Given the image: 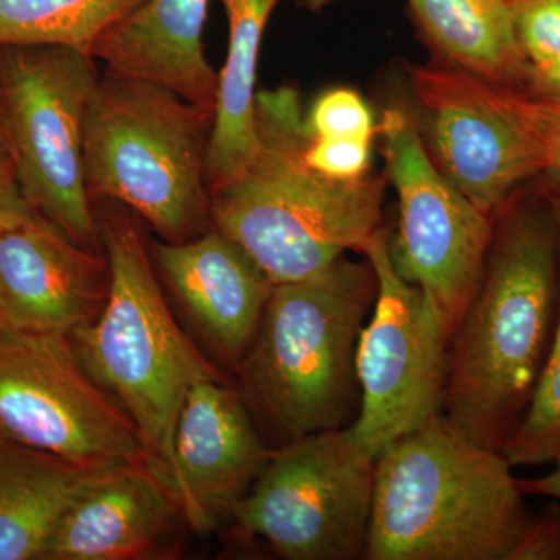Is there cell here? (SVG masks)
<instances>
[{
    "instance_id": "obj_30",
    "label": "cell",
    "mask_w": 560,
    "mask_h": 560,
    "mask_svg": "<svg viewBox=\"0 0 560 560\" xmlns=\"http://www.w3.org/2000/svg\"><path fill=\"white\" fill-rule=\"evenodd\" d=\"M552 469L547 475L530 480L517 478V486L525 497H547L560 501V455L551 464Z\"/></svg>"
},
{
    "instance_id": "obj_27",
    "label": "cell",
    "mask_w": 560,
    "mask_h": 560,
    "mask_svg": "<svg viewBox=\"0 0 560 560\" xmlns=\"http://www.w3.org/2000/svg\"><path fill=\"white\" fill-rule=\"evenodd\" d=\"M508 560H560V501L551 500L530 515Z\"/></svg>"
},
{
    "instance_id": "obj_28",
    "label": "cell",
    "mask_w": 560,
    "mask_h": 560,
    "mask_svg": "<svg viewBox=\"0 0 560 560\" xmlns=\"http://www.w3.org/2000/svg\"><path fill=\"white\" fill-rule=\"evenodd\" d=\"M32 212L22 194L9 147L0 135V235Z\"/></svg>"
},
{
    "instance_id": "obj_7",
    "label": "cell",
    "mask_w": 560,
    "mask_h": 560,
    "mask_svg": "<svg viewBox=\"0 0 560 560\" xmlns=\"http://www.w3.org/2000/svg\"><path fill=\"white\" fill-rule=\"evenodd\" d=\"M102 73L68 47L0 49V135L28 206L83 248L103 253L84 176V125Z\"/></svg>"
},
{
    "instance_id": "obj_29",
    "label": "cell",
    "mask_w": 560,
    "mask_h": 560,
    "mask_svg": "<svg viewBox=\"0 0 560 560\" xmlns=\"http://www.w3.org/2000/svg\"><path fill=\"white\" fill-rule=\"evenodd\" d=\"M528 97L560 103V60L529 68L521 90Z\"/></svg>"
},
{
    "instance_id": "obj_2",
    "label": "cell",
    "mask_w": 560,
    "mask_h": 560,
    "mask_svg": "<svg viewBox=\"0 0 560 560\" xmlns=\"http://www.w3.org/2000/svg\"><path fill=\"white\" fill-rule=\"evenodd\" d=\"M308 132L291 86L257 92L254 149L243 171L210 194V224L272 280L294 282L348 250L363 254L382 230L386 178L337 180L305 160Z\"/></svg>"
},
{
    "instance_id": "obj_25",
    "label": "cell",
    "mask_w": 560,
    "mask_h": 560,
    "mask_svg": "<svg viewBox=\"0 0 560 560\" xmlns=\"http://www.w3.org/2000/svg\"><path fill=\"white\" fill-rule=\"evenodd\" d=\"M497 98L533 136L547 161V173L560 184V103L528 97L510 88L493 86Z\"/></svg>"
},
{
    "instance_id": "obj_17",
    "label": "cell",
    "mask_w": 560,
    "mask_h": 560,
    "mask_svg": "<svg viewBox=\"0 0 560 560\" xmlns=\"http://www.w3.org/2000/svg\"><path fill=\"white\" fill-rule=\"evenodd\" d=\"M210 0H142L95 43L91 57L117 75L167 88L215 110L219 75L202 33Z\"/></svg>"
},
{
    "instance_id": "obj_22",
    "label": "cell",
    "mask_w": 560,
    "mask_h": 560,
    "mask_svg": "<svg viewBox=\"0 0 560 560\" xmlns=\"http://www.w3.org/2000/svg\"><path fill=\"white\" fill-rule=\"evenodd\" d=\"M501 455L512 469L552 464L560 455V311L550 352L541 368L528 410Z\"/></svg>"
},
{
    "instance_id": "obj_14",
    "label": "cell",
    "mask_w": 560,
    "mask_h": 560,
    "mask_svg": "<svg viewBox=\"0 0 560 560\" xmlns=\"http://www.w3.org/2000/svg\"><path fill=\"white\" fill-rule=\"evenodd\" d=\"M108 293L105 253L35 210L0 235V326L70 335L101 315Z\"/></svg>"
},
{
    "instance_id": "obj_4",
    "label": "cell",
    "mask_w": 560,
    "mask_h": 560,
    "mask_svg": "<svg viewBox=\"0 0 560 560\" xmlns=\"http://www.w3.org/2000/svg\"><path fill=\"white\" fill-rule=\"evenodd\" d=\"M95 215L109 264L108 300L69 340L88 374L135 422L150 470L165 486L186 397L197 383L224 375L173 315L135 213L103 201Z\"/></svg>"
},
{
    "instance_id": "obj_21",
    "label": "cell",
    "mask_w": 560,
    "mask_h": 560,
    "mask_svg": "<svg viewBox=\"0 0 560 560\" xmlns=\"http://www.w3.org/2000/svg\"><path fill=\"white\" fill-rule=\"evenodd\" d=\"M142 0H0V49L68 47L90 55L95 43Z\"/></svg>"
},
{
    "instance_id": "obj_11",
    "label": "cell",
    "mask_w": 560,
    "mask_h": 560,
    "mask_svg": "<svg viewBox=\"0 0 560 560\" xmlns=\"http://www.w3.org/2000/svg\"><path fill=\"white\" fill-rule=\"evenodd\" d=\"M378 136L386 183L399 205L390 259L401 278L429 294L452 335L485 270L493 217L438 171L410 106L383 110Z\"/></svg>"
},
{
    "instance_id": "obj_19",
    "label": "cell",
    "mask_w": 560,
    "mask_h": 560,
    "mask_svg": "<svg viewBox=\"0 0 560 560\" xmlns=\"http://www.w3.org/2000/svg\"><path fill=\"white\" fill-rule=\"evenodd\" d=\"M230 25V46L219 75L206 183L213 194L234 179L254 149L257 61L261 38L279 0H220Z\"/></svg>"
},
{
    "instance_id": "obj_20",
    "label": "cell",
    "mask_w": 560,
    "mask_h": 560,
    "mask_svg": "<svg viewBox=\"0 0 560 560\" xmlns=\"http://www.w3.org/2000/svg\"><path fill=\"white\" fill-rule=\"evenodd\" d=\"M92 470L0 444V560H43L51 533Z\"/></svg>"
},
{
    "instance_id": "obj_18",
    "label": "cell",
    "mask_w": 560,
    "mask_h": 560,
    "mask_svg": "<svg viewBox=\"0 0 560 560\" xmlns=\"http://www.w3.org/2000/svg\"><path fill=\"white\" fill-rule=\"evenodd\" d=\"M407 5L442 65L493 86L521 90L529 65L508 0H407Z\"/></svg>"
},
{
    "instance_id": "obj_5",
    "label": "cell",
    "mask_w": 560,
    "mask_h": 560,
    "mask_svg": "<svg viewBox=\"0 0 560 560\" xmlns=\"http://www.w3.org/2000/svg\"><path fill=\"white\" fill-rule=\"evenodd\" d=\"M375 296L370 260L345 256L272 287L259 330L234 371L254 418L280 445L346 429L359 385L357 346Z\"/></svg>"
},
{
    "instance_id": "obj_3",
    "label": "cell",
    "mask_w": 560,
    "mask_h": 560,
    "mask_svg": "<svg viewBox=\"0 0 560 560\" xmlns=\"http://www.w3.org/2000/svg\"><path fill=\"white\" fill-rule=\"evenodd\" d=\"M499 452L442 416L375 459L368 560H508L533 512Z\"/></svg>"
},
{
    "instance_id": "obj_8",
    "label": "cell",
    "mask_w": 560,
    "mask_h": 560,
    "mask_svg": "<svg viewBox=\"0 0 560 560\" xmlns=\"http://www.w3.org/2000/svg\"><path fill=\"white\" fill-rule=\"evenodd\" d=\"M374 469L348 427L285 442L232 515L235 529L287 560L364 559Z\"/></svg>"
},
{
    "instance_id": "obj_31",
    "label": "cell",
    "mask_w": 560,
    "mask_h": 560,
    "mask_svg": "<svg viewBox=\"0 0 560 560\" xmlns=\"http://www.w3.org/2000/svg\"><path fill=\"white\" fill-rule=\"evenodd\" d=\"M302 9L312 11V13H319L326 9L327 5H330L331 0H298Z\"/></svg>"
},
{
    "instance_id": "obj_6",
    "label": "cell",
    "mask_w": 560,
    "mask_h": 560,
    "mask_svg": "<svg viewBox=\"0 0 560 560\" xmlns=\"http://www.w3.org/2000/svg\"><path fill=\"white\" fill-rule=\"evenodd\" d=\"M213 109L149 81L106 70L84 125L92 205L113 201L147 221L162 242L212 228L206 154Z\"/></svg>"
},
{
    "instance_id": "obj_12",
    "label": "cell",
    "mask_w": 560,
    "mask_h": 560,
    "mask_svg": "<svg viewBox=\"0 0 560 560\" xmlns=\"http://www.w3.org/2000/svg\"><path fill=\"white\" fill-rule=\"evenodd\" d=\"M410 109L438 171L492 217L515 190L547 173L536 140L492 84L438 61L408 73Z\"/></svg>"
},
{
    "instance_id": "obj_23",
    "label": "cell",
    "mask_w": 560,
    "mask_h": 560,
    "mask_svg": "<svg viewBox=\"0 0 560 560\" xmlns=\"http://www.w3.org/2000/svg\"><path fill=\"white\" fill-rule=\"evenodd\" d=\"M305 128L312 138L375 140L381 120L359 92L334 88L313 103Z\"/></svg>"
},
{
    "instance_id": "obj_16",
    "label": "cell",
    "mask_w": 560,
    "mask_h": 560,
    "mask_svg": "<svg viewBox=\"0 0 560 560\" xmlns=\"http://www.w3.org/2000/svg\"><path fill=\"white\" fill-rule=\"evenodd\" d=\"M179 522L178 504L147 464L101 467L62 514L43 560L162 558Z\"/></svg>"
},
{
    "instance_id": "obj_9",
    "label": "cell",
    "mask_w": 560,
    "mask_h": 560,
    "mask_svg": "<svg viewBox=\"0 0 560 560\" xmlns=\"http://www.w3.org/2000/svg\"><path fill=\"white\" fill-rule=\"evenodd\" d=\"M0 444L50 453L83 469L149 466L135 422L62 334L0 326Z\"/></svg>"
},
{
    "instance_id": "obj_1",
    "label": "cell",
    "mask_w": 560,
    "mask_h": 560,
    "mask_svg": "<svg viewBox=\"0 0 560 560\" xmlns=\"http://www.w3.org/2000/svg\"><path fill=\"white\" fill-rule=\"evenodd\" d=\"M560 184L548 173L493 213L485 270L447 346L442 419L503 451L528 410L560 311Z\"/></svg>"
},
{
    "instance_id": "obj_24",
    "label": "cell",
    "mask_w": 560,
    "mask_h": 560,
    "mask_svg": "<svg viewBox=\"0 0 560 560\" xmlns=\"http://www.w3.org/2000/svg\"><path fill=\"white\" fill-rule=\"evenodd\" d=\"M529 68L560 60V0H508Z\"/></svg>"
},
{
    "instance_id": "obj_10",
    "label": "cell",
    "mask_w": 560,
    "mask_h": 560,
    "mask_svg": "<svg viewBox=\"0 0 560 560\" xmlns=\"http://www.w3.org/2000/svg\"><path fill=\"white\" fill-rule=\"evenodd\" d=\"M363 256L377 276V296L357 346L360 410L348 430L377 459L393 442L442 416L451 329L429 294L397 272L389 232L382 228Z\"/></svg>"
},
{
    "instance_id": "obj_15",
    "label": "cell",
    "mask_w": 560,
    "mask_h": 560,
    "mask_svg": "<svg viewBox=\"0 0 560 560\" xmlns=\"http://www.w3.org/2000/svg\"><path fill=\"white\" fill-rule=\"evenodd\" d=\"M154 267L219 359L235 370L259 330L272 280L223 232L151 245Z\"/></svg>"
},
{
    "instance_id": "obj_13",
    "label": "cell",
    "mask_w": 560,
    "mask_h": 560,
    "mask_svg": "<svg viewBox=\"0 0 560 560\" xmlns=\"http://www.w3.org/2000/svg\"><path fill=\"white\" fill-rule=\"evenodd\" d=\"M241 389L197 383L176 420L167 486L183 521L208 536L232 518L270 459Z\"/></svg>"
},
{
    "instance_id": "obj_26",
    "label": "cell",
    "mask_w": 560,
    "mask_h": 560,
    "mask_svg": "<svg viewBox=\"0 0 560 560\" xmlns=\"http://www.w3.org/2000/svg\"><path fill=\"white\" fill-rule=\"evenodd\" d=\"M372 143L364 139H324L308 136L305 160L320 175L355 180L371 175Z\"/></svg>"
}]
</instances>
